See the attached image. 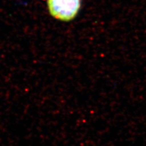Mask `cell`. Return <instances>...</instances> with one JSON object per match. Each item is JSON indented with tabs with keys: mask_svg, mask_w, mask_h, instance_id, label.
<instances>
[{
	"mask_svg": "<svg viewBox=\"0 0 146 146\" xmlns=\"http://www.w3.org/2000/svg\"><path fill=\"white\" fill-rule=\"evenodd\" d=\"M46 3L50 15L64 22L74 20L81 6V0H47Z\"/></svg>",
	"mask_w": 146,
	"mask_h": 146,
	"instance_id": "6da1fadb",
	"label": "cell"
}]
</instances>
